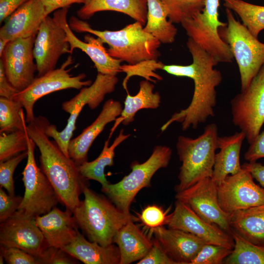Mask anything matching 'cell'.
<instances>
[{"instance_id": "1", "label": "cell", "mask_w": 264, "mask_h": 264, "mask_svg": "<svg viewBox=\"0 0 264 264\" xmlns=\"http://www.w3.org/2000/svg\"><path fill=\"white\" fill-rule=\"evenodd\" d=\"M186 45L192 57V63L186 66L164 65L162 70L176 76L192 79L194 85L193 97L186 108L175 112L161 127V132L174 122L180 123L183 131L190 127L196 129L199 124L215 115L216 88L222 80L220 71L215 68L219 63L191 38H188Z\"/></svg>"}, {"instance_id": "2", "label": "cell", "mask_w": 264, "mask_h": 264, "mask_svg": "<svg viewBox=\"0 0 264 264\" xmlns=\"http://www.w3.org/2000/svg\"><path fill=\"white\" fill-rule=\"evenodd\" d=\"M47 118L35 117L26 125L28 136L38 148L40 169L45 175L58 195L60 203L71 211L80 202L79 197L89 182L80 173L78 166L66 156L55 140H50L44 132Z\"/></svg>"}, {"instance_id": "3", "label": "cell", "mask_w": 264, "mask_h": 264, "mask_svg": "<svg viewBox=\"0 0 264 264\" xmlns=\"http://www.w3.org/2000/svg\"><path fill=\"white\" fill-rule=\"evenodd\" d=\"M68 24L72 30L94 35L109 46L107 49L112 57L134 65L148 60H157L161 43L144 30L138 22L127 25L118 30L101 31L92 28L86 22L71 16Z\"/></svg>"}, {"instance_id": "4", "label": "cell", "mask_w": 264, "mask_h": 264, "mask_svg": "<svg viewBox=\"0 0 264 264\" xmlns=\"http://www.w3.org/2000/svg\"><path fill=\"white\" fill-rule=\"evenodd\" d=\"M89 186L83 192L84 198L72 211L79 228L89 241L107 246L113 243L117 231L131 221L139 219L116 207L108 198Z\"/></svg>"}, {"instance_id": "5", "label": "cell", "mask_w": 264, "mask_h": 264, "mask_svg": "<svg viewBox=\"0 0 264 264\" xmlns=\"http://www.w3.org/2000/svg\"><path fill=\"white\" fill-rule=\"evenodd\" d=\"M218 127L207 125L203 132L196 138L180 135L176 144L177 154L181 165L178 175L176 192L189 188L200 179L212 176L218 149Z\"/></svg>"}, {"instance_id": "6", "label": "cell", "mask_w": 264, "mask_h": 264, "mask_svg": "<svg viewBox=\"0 0 264 264\" xmlns=\"http://www.w3.org/2000/svg\"><path fill=\"white\" fill-rule=\"evenodd\" d=\"M227 25L219 28V34L229 46L237 63L241 91L245 90L264 65V43L236 19L232 11L225 8Z\"/></svg>"}, {"instance_id": "7", "label": "cell", "mask_w": 264, "mask_h": 264, "mask_svg": "<svg viewBox=\"0 0 264 264\" xmlns=\"http://www.w3.org/2000/svg\"><path fill=\"white\" fill-rule=\"evenodd\" d=\"M172 151L165 146H156L149 158L144 162L134 161L131 165L132 171L120 181L109 183L102 187V191L115 205L126 213L137 194L143 188L151 186L154 174L160 169L168 166Z\"/></svg>"}, {"instance_id": "8", "label": "cell", "mask_w": 264, "mask_h": 264, "mask_svg": "<svg viewBox=\"0 0 264 264\" xmlns=\"http://www.w3.org/2000/svg\"><path fill=\"white\" fill-rule=\"evenodd\" d=\"M118 82L116 76L103 74L98 73L93 82L89 86L85 87L80 92L70 100L64 102L62 109L69 114L66 126L61 132L57 127L51 124L47 120L44 130L46 134L53 138L59 148L68 157V145L76 128L77 118L86 105L94 110L104 100L105 96L112 92Z\"/></svg>"}, {"instance_id": "9", "label": "cell", "mask_w": 264, "mask_h": 264, "mask_svg": "<svg viewBox=\"0 0 264 264\" xmlns=\"http://www.w3.org/2000/svg\"><path fill=\"white\" fill-rule=\"evenodd\" d=\"M219 7L220 0H205L201 12L180 24L189 38L219 63H231L234 58L230 49L219 34V28L227 25L219 20Z\"/></svg>"}, {"instance_id": "10", "label": "cell", "mask_w": 264, "mask_h": 264, "mask_svg": "<svg viewBox=\"0 0 264 264\" xmlns=\"http://www.w3.org/2000/svg\"><path fill=\"white\" fill-rule=\"evenodd\" d=\"M36 146L28 136L27 162L22 173L25 191L18 210L33 218L47 213L60 203L49 180L36 164L34 155Z\"/></svg>"}, {"instance_id": "11", "label": "cell", "mask_w": 264, "mask_h": 264, "mask_svg": "<svg viewBox=\"0 0 264 264\" xmlns=\"http://www.w3.org/2000/svg\"><path fill=\"white\" fill-rule=\"evenodd\" d=\"M232 122L243 132L250 144L264 124V65L247 88L231 101Z\"/></svg>"}, {"instance_id": "12", "label": "cell", "mask_w": 264, "mask_h": 264, "mask_svg": "<svg viewBox=\"0 0 264 264\" xmlns=\"http://www.w3.org/2000/svg\"><path fill=\"white\" fill-rule=\"evenodd\" d=\"M73 63L72 57L69 56L59 68L35 78L29 86L14 95L13 99L20 102L25 110L26 123L35 118L34 106L39 99L57 91L68 88L79 89L92 83L90 80H84L86 77L85 73L74 76L69 73L71 68L67 67Z\"/></svg>"}, {"instance_id": "13", "label": "cell", "mask_w": 264, "mask_h": 264, "mask_svg": "<svg viewBox=\"0 0 264 264\" xmlns=\"http://www.w3.org/2000/svg\"><path fill=\"white\" fill-rule=\"evenodd\" d=\"M217 186L211 177H205L189 188L176 192L175 198L188 205L202 219L218 225L231 235L230 214L225 212L219 205Z\"/></svg>"}, {"instance_id": "14", "label": "cell", "mask_w": 264, "mask_h": 264, "mask_svg": "<svg viewBox=\"0 0 264 264\" xmlns=\"http://www.w3.org/2000/svg\"><path fill=\"white\" fill-rule=\"evenodd\" d=\"M217 191L219 205L229 214L264 203V189L254 182L250 172L242 166L240 172L218 184Z\"/></svg>"}, {"instance_id": "15", "label": "cell", "mask_w": 264, "mask_h": 264, "mask_svg": "<svg viewBox=\"0 0 264 264\" xmlns=\"http://www.w3.org/2000/svg\"><path fill=\"white\" fill-rule=\"evenodd\" d=\"M66 36L65 30L53 17L48 15L44 18L36 35L33 48L38 77L55 69L62 55L70 54Z\"/></svg>"}, {"instance_id": "16", "label": "cell", "mask_w": 264, "mask_h": 264, "mask_svg": "<svg viewBox=\"0 0 264 264\" xmlns=\"http://www.w3.org/2000/svg\"><path fill=\"white\" fill-rule=\"evenodd\" d=\"M36 37L9 41L0 56L9 81L19 91L27 88L35 78L37 66L34 62L33 48Z\"/></svg>"}, {"instance_id": "17", "label": "cell", "mask_w": 264, "mask_h": 264, "mask_svg": "<svg viewBox=\"0 0 264 264\" xmlns=\"http://www.w3.org/2000/svg\"><path fill=\"white\" fill-rule=\"evenodd\" d=\"M0 244L20 248L36 258L48 246L36 224L35 218L27 216L18 211L0 222Z\"/></svg>"}, {"instance_id": "18", "label": "cell", "mask_w": 264, "mask_h": 264, "mask_svg": "<svg viewBox=\"0 0 264 264\" xmlns=\"http://www.w3.org/2000/svg\"><path fill=\"white\" fill-rule=\"evenodd\" d=\"M165 224L193 234L206 243L233 248L231 235L218 225L208 222L198 216L188 205L176 200L174 211L167 216Z\"/></svg>"}, {"instance_id": "19", "label": "cell", "mask_w": 264, "mask_h": 264, "mask_svg": "<svg viewBox=\"0 0 264 264\" xmlns=\"http://www.w3.org/2000/svg\"><path fill=\"white\" fill-rule=\"evenodd\" d=\"M68 8L65 7L56 10L53 17L66 32V40L70 45V54H72L75 49L81 50L93 62L98 73L116 76L121 72L120 67L122 61L109 55L100 39L88 34L84 36V41H82L75 35L67 22Z\"/></svg>"}, {"instance_id": "20", "label": "cell", "mask_w": 264, "mask_h": 264, "mask_svg": "<svg viewBox=\"0 0 264 264\" xmlns=\"http://www.w3.org/2000/svg\"><path fill=\"white\" fill-rule=\"evenodd\" d=\"M48 15L41 0H28L4 21L0 29V38L10 41L36 35Z\"/></svg>"}, {"instance_id": "21", "label": "cell", "mask_w": 264, "mask_h": 264, "mask_svg": "<svg viewBox=\"0 0 264 264\" xmlns=\"http://www.w3.org/2000/svg\"><path fill=\"white\" fill-rule=\"evenodd\" d=\"M122 109L119 101L112 99L107 100L96 119L79 135L70 140L69 156L78 166L88 161V153L94 140L108 123L114 121L120 115Z\"/></svg>"}, {"instance_id": "22", "label": "cell", "mask_w": 264, "mask_h": 264, "mask_svg": "<svg viewBox=\"0 0 264 264\" xmlns=\"http://www.w3.org/2000/svg\"><path fill=\"white\" fill-rule=\"evenodd\" d=\"M150 231L176 264H190L206 243L197 236L179 229L161 226L150 229Z\"/></svg>"}, {"instance_id": "23", "label": "cell", "mask_w": 264, "mask_h": 264, "mask_svg": "<svg viewBox=\"0 0 264 264\" xmlns=\"http://www.w3.org/2000/svg\"><path fill=\"white\" fill-rule=\"evenodd\" d=\"M35 221L49 246L62 248L70 243L79 232L72 212L66 208L62 211L55 206L36 217Z\"/></svg>"}, {"instance_id": "24", "label": "cell", "mask_w": 264, "mask_h": 264, "mask_svg": "<svg viewBox=\"0 0 264 264\" xmlns=\"http://www.w3.org/2000/svg\"><path fill=\"white\" fill-rule=\"evenodd\" d=\"M245 138L244 133L241 131L229 136L218 138V149L216 154L212 179L217 184L228 176L236 174L242 170L240 161L241 147Z\"/></svg>"}, {"instance_id": "25", "label": "cell", "mask_w": 264, "mask_h": 264, "mask_svg": "<svg viewBox=\"0 0 264 264\" xmlns=\"http://www.w3.org/2000/svg\"><path fill=\"white\" fill-rule=\"evenodd\" d=\"M113 243L116 244L120 254V264H129L140 260L148 253L153 244L140 228L131 221L123 225L115 234Z\"/></svg>"}, {"instance_id": "26", "label": "cell", "mask_w": 264, "mask_h": 264, "mask_svg": "<svg viewBox=\"0 0 264 264\" xmlns=\"http://www.w3.org/2000/svg\"><path fill=\"white\" fill-rule=\"evenodd\" d=\"M85 264H120V254L117 246H102L88 241L80 231L69 244L62 248Z\"/></svg>"}, {"instance_id": "27", "label": "cell", "mask_w": 264, "mask_h": 264, "mask_svg": "<svg viewBox=\"0 0 264 264\" xmlns=\"http://www.w3.org/2000/svg\"><path fill=\"white\" fill-rule=\"evenodd\" d=\"M231 229L246 241L264 246V203L230 214Z\"/></svg>"}, {"instance_id": "28", "label": "cell", "mask_w": 264, "mask_h": 264, "mask_svg": "<svg viewBox=\"0 0 264 264\" xmlns=\"http://www.w3.org/2000/svg\"><path fill=\"white\" fill-rule=\"evenodd\" d=\"M111 11L124 14L145 25L147 16V0H89L77 12L82 20L89 19L95 13Z\"/></svg>"}, {"instance_id": "29", "label": "cell", "mask_w": 264, "mask_h": 264, "mask_svg": "<svg viewBox=\"0 0 264 264\" xmlns=\"http://www.w3.org/2000/svg\"><path fill=\"white\" fill-rule=\"evenodd\" d=\"M154 85L145 80L139 83V89L135 95H131L128 91L124 101V107L120 115L114 121L109 137L111 135L119 125H128L134 120V117L142 109H155L159 107L161 97L158 92H154Z\"/></svg>"}, {"instance_id": "30", "label": "cell", "mask_w": 264, "mask_h": 264, "mask_svg": "<svg viewBox=\"0 0 264 264\" xmlns=\"http://www.w3.org/2000/svg\"><path fill=\"white\" fill-rule=\"evenodd\" d=\"M147 0V22L144 30L153 35L161 43H173L177 29L168 17L167 10L161 0Z\"/></svg>"}, {"instance_id": "31", "label": "cell", "mask_w": 264, "mask_h": 264, "mask_svg": "<svg viewBox=\"0 0 264 264\" xmlns=\"http://www.w3.org/2000/svg\"><path fill=\"white\" fill-rule=\"evenodd\" d=\"M124 131L123 129L120 131L110 146L109 142L110 138L108 137L105 142L102 152L95 159L89 162L87 161L78 166L80 173L85 178L98 181L101 184L102 187L110 183L106 177L105 169L107 166L113 165L115 149L131 135L130 134H125Z\"/></svg>"}, {"instance_id": "32", "label": "cell", "mask_w": 264, "mask_h": 264, "mask_svg": "<svg viewBox=\"0 0 264 264\" xmlns=\"http://www.w3.org/2000/svg\"><path fill=\"white\" fill-rule=\"evenodd\" d=\"M224 6L236 13L251 34L258 38L264 29V6L243 0H221Z\"/></svg>"}, {"instance_id": "33", "label": "cell", "mask_w": 264, "mask_h": 264, "mask_svg": "<svg viewBox=\"0 0 264 264\" xmlns=\"http://www.w3.org/2000/svg\"><path fill=\"white\" fill-rule=\"evenodd\" d=\"M234 246L224 260L226 264H264V246L250 242L231 229Z\"/></svg>"}, {"instance_id": "34", "label": "cell", "mask_w": 264, "mask_h": 264, "mask_svg": "<svg viewBox=\"0 0 264 264\" xmlns=\"http://www.w3.org/2000/svg\"><path fill=\"white\" fill-rule=\"evenodd\" d=\"M23 106L18 101L0 97V132L25 131L26 121Z\"/></svg>"}, {"instance_id": "35", "label": "cell", "mask_w": 264, "mask_h": 264, "mask_svg": "<svg viewBox=\"0 0 264 264\" xmlns=\"http://www.w3.org/2000/svg\"><path fill=\"white\" fill-rule=\"evenodd\" d=\"M169 20L173 23H181L202 11L205 0H161Z\"/></svg>"}, {"instance_id": "36", "label": "cell", "mask_w": 264, "mask_h": 264, "mask_svg": "<svg viewBox=\"0 0 264 264\" xmlns=\"http://www.w3.org/2000/svg\"><path fill=\"white\" fill-rule=\"evenodd\" d=\"M26 125L25 131L0 135V162L5 161L28 150V136Z\"/></svg>"}, {"instance_id": "37", "label": "cell", "mask_w": 264, "mask_h": 264, "mask_svg": "<svg viewBox=\"0 0 264 264\" xmlns=\"http://www.w3.org/2000/svg\"><path fill=\"white\" fill-rule=\"evenodd\" d=\"M164 64L157 60H145L134 65H121V72L126 73V76L123 80L122 86L124 88L127 90V83L130 78L133 76H139L149 81L155 83L153 78L157 80H161L162 77L155 73L157 69H162Z\"/></svg>"}, {"instance_id": "38", "label": "cell", "mask_w": 264, "mask_h": 264, "mask_svg": "<svg viewBox=\"0 0 264 264\" xmlns=\"http://www.w3.org/2000/svg\"><path fill=\"white\" fill-rule=\"evenodd\" d=\"M232 248L211 243H205L190 264H220L231 254Z\"/></svg>"}, {"instance_id": "39", "label": "cell", "mask_w": 264, "mask_h": 264, "mask_svg": "<svg viewBox=\"0 0 264 264\" xmlns=\"http://www.w3.org/2000/svg\"><path fill=\"white\" fill-rule=\"evenodd\" d=\"M28 152L25 151L5 161L0 162V185L4 188L10 195H14L15 186L14 173L18 165L27 157Z\"/></svg>"}, {"instance_id": "40", "label": "cell", "mask_w": 264, "mask_h": 264, "mask_svg": "<svg viewBox=\"0 0 264 264\" xmlns=\"http://www.w3.org/2000/svg\"><path fill=\"white\" fill-rule=\"evenodd\" d=\"M38 264H76L78 260L61 248L48 246L36 258Z\"/></svg>"}, {"instance_id": "41", "label": "cell", "mask_w": 264, "mask_h": 264, "mask_svg": "<svg viewBox=\"0 0 264 264\" xmlns=\"http://www.w3.org/2000/svg\"><path fill=\"white\" fill-rule=\"evenodd\" d=\"M167 212L156 205H148L139 215V220L146 227L153 229L165 224Z\"/></svg>"}, {"instance_id": "42", "label": "cell", "mask_w": 264, "mask_h": 264, "mask_svg": "<svg viewBox=\"0 0 264 264\" xmlns=\"http://www.w3.org/2000/svg\"><path fill=\"white\" fill-rule=\"evenodd\" d=\"M0 250L8 264H38L35 256L20 248L0 245Z\"/></svg>"}, {"instance_id": "43", "label": "cell", "mask_w": 264, "mask_h": 264, "mask_svg": "<svg viewBox=\"0 0 264 264\" xmlns=\"http://www.w3.org/2000/svg\"><path fill=\"white\" fill-rule=\"evenodd\" d=\"M23 197L10 195L0 188V222L12 217L18 211Z\"/></svg>"}, {"instance_id": "44", "label": "cell", "mask_w": 264, "mask_h": 264, "mask_svg": "<svg viewBox=\"0 0 264 264\" xmlns=\"http://www.w3.org/2000/svg\"><path fill=\"white\" fill-rule=\"evenodd\" d=\"M137 264H176L166 253L160 243L154 238L151 248Z\"/></svg>"}, {"instance_id": "45", "label": "cell", "mask_w": 264, "mask_h": 264, "mask_svg": "<svg viewBox=\"0 0 264 264\" xmlns=\"http://www.w3.org/2000/svg\"><path fill=\"white\" fill-rule=\"evenodd\" d=\"M244 154V159L249 161H256L264 157V131L260 132L250 144Z\"/></svg>"}, {"instance_id": "46", "label": "cell", "mask_w": 264, "mask_h": 264, "mask_svg": "<svg viewBox=\"0 0 264 264\" xmlns=\"http://www.w3.org/2000/svg\"><path fill=\"white\" fill-rule=\"evenodd\" d=\"M19 92L10 82L0 60V96L13 99L14 95Z\"/></svg>"}, {"instance_id": "47", "label": "cell", "mask_w": 264, "mask_h": 264, "mask_svg": "<svg viewBox=\"0 0 264 264\" xmlns=\"http://www.w3.org/2000/svg\"><path fill=\"white\" fill-rule=\"evenodd\" d=\"M28 0H0V22L1 23L12 13Z\"/></svg>"}, {"instance_id": "48", "label": "cell", "mask_w": 264, "mask_h": 264, "mask_svg": "<svg viewBox=\"0 0 264 264\" xmlns=\"http://www.w3.org/2000/svg\"><path fill=\"white\" fill-rule=\"evenodd\" d=\"M89 0H41L45 10L49 15L53 11L58 9L69 7L74 3L85 4Z\"/></svg>"}, {"instance_id": "49", "label": "cell", "mask_w": 264, "mask_h": 264, "mask_svg": "<svg viewBox=\"0 0 264 264\" xmlns=\"http://www.w3.org/2000/svg\"><path fill=\"white\" fill-rule=\"evenodd\" d=\"M242 166L250 172L253 178L264 189V165L256 161L244 163Z\"/></svg>"}, {"instance_id": "50", "label": "cell", "mask_w": 264, "mask_h": 264, "mask_svg": "<svg viewBox=\"0 0 264 264\" xmlns=\"http://www.w3.org/2000/svg\"><path fill=\"white\" fill-rule=\"evenodd\" d=\"M8 41L0 38V57L2 55L8 43Z\"/></svg>"}, {"instance_id": "51", "label": "cell", "mask_w": 264, "mask_h": 264, "mask_svg": "<svg viewBox=\"0 0 264 264\" xmlns=\"http://www.w3.org/2000/svg\"><path fill=\"white\" fill-rule=\"evenodd\" d=\"M4 258L2 256L1 254L0 255V264H3V261H4Z\"/></svg>"}]
</instances>
